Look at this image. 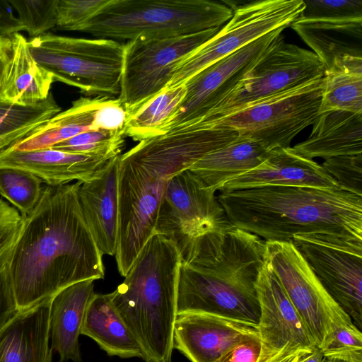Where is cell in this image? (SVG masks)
Wrapping results in <instances>:
<instances>
[{
	"label": "cell",
	"mask_w": 362,
	"mask_h": 362,
	"mask_svg": "<svg viewBox=\"0 0 362 362\" xmlns=\"http://www.w3.org/2000/svg\"><path fill=\"white\" fill-rule=\"evenodd\" d=\"M81 183L43 187L35 209L23 217L9 262L18 310L50 299L74 284L105 276L103 255L80 207Z\"/></svg>",
	"instance_id": "obj_1"
},
{
	"label": "cell",
	"mask_w": 362,
	"mask_h": 362,
	"mask_svg": "<svg viewBox=\"0 0 362 362\" xmlns=\"http://www.w3.org/2000/svg\"><path fill=\"white\" fill-rule=\"evenodd\" d=\"M177 313H206L257 325L256 282L265 241L229 221L177 247Z\"/></svg>",
	"instance_id": "obj_2"
},
{
	"label": "cell",
	"mask_w": 362,
	"mask_h": 362,
	"mask_svg": "<svg viewBox=\"0 0 362 362\" xmlns=\"http://www.w3.org/2000/svg\"><path fill=\"white\" fill-rule=\"evenodd\" d=\"M228 221L264 241L296 235L362 241V196L341 189L264 186L220 190Z\"/></svg>",
	"instance_id": "obj_3"
},
{
	"label": "cell",
	"mask_w": 362,
	"mask_h": 362,
	"mask_svg": "<svg viewBox=\"0 0 362 362\" xmlns=\"http://www.w3.org/2000/svg\"><path fill=\"white\" fill-rule=\"evenodd\" d=\"M180 265L176 245L154 233L123 282L110 293L115 310L141 346L146 362L172 361Z\"/></svg>",
	"instance_id": "obj_4"
},
{
	"label": "cell",
	"mask_w": 362,
	"mask_h": 362,
	"mask_svg": "<svg viewBox=\"0 0 362 362\" xmlns=\"http://www.w3.org/2000/svg\"><path fill=\"white\" fill-rule=\"evenodd\" d=\"M233 16L209 0H110L80 30L115 41L158 40L221 28Z\"/></svg>",
	"instance_id": "obj_5"
},
{
	"label": "cell",
	"mask_w": 362,
	"mask_h": 362,
	"mask_svg": "<svg viewBox=\"0 0 362 362\" xmlns=\"http://www.w3.org/2000/svg\"><path fill=\"white\" fill-rule=\"evenodd\" d=\"M28 41L33 57L54 81L77 88L89 98L119 96L124 44L50 33Z\"/></svg>",
	"instance_id": "obj_6"
},
{
	"label": "cell",
	"mask_w": 362,
	"mask_h": 362,
	"mask_svg": "<svg viewBox=\"0 0 362 362\" xmlns=\"http://www.w3.org/2000/svg\"><path fill=\"white\" fill-rule=\"evenodd\" d=\"M323 63L313 52L285 42L281 34L235 88L204 119L214 122L322 78Z\"/></svg>",
	"instance_id": "obj_7"
},
{
	"label": "cell",
	"mask_w": 362,
	"mask_h": 362,
	"mask_svg": "<svg viewBox=\"0 0 362 362\" xmlns=\"http://www.w3.org/2000/svg\"><path fill=\"white\" fill-rule=\"evenodd\" d=\"M304 7L303 0H262L235 6L226 24L176 66L165 88L184 85L202 70L252 41L291 25Z\"/></svg>",
	"instance_id": "obj_8"
},
{
	"label": "cell",
	"mask_w": 362,
	"mask_h": 362,
	"mask_svg": "<svg viewBox=\"0 0 362 362\" xmlns=\"http://www.w3.org/2000/svg\"><path fill=\"white\" fill-rule=\"evenodd\" d=\"M323 77L209 122L231 129L268 151L290 147L293 139L319 115Z\"/></svg>",
	"instance_id": "obj_9"
},
{
	"label": "cell",
	"mask_w": 362,
	"mask_h": 362,
	"mask_svg": "<svg viewBox=\"0 0 362 362\" xmlns=\"http://www.w3.org/2000/svg\"><path fill=\"white\" fill-rule=\"evenodd\" d=\"M220 29L212 28L165 39H135L124 44L118 98L127 112L165 88L176 66Z\"/></svg>",
	"instance_id": "obj_10"
},
{
	"label": "cell",
	"mask_w": 362,
	"mask_h": 362,
	"mask_svg": "<svg viewBox=\"0 0 362 362\" xmlns=\"http://www.w3.org/2000/svg\"><path fill=\"white\" fill-rule=\"evenodd\" d=\"M264 259L317 347L322 346L334 325L353 322L326 291L293 243L265 241Z\"/></svg>",
	"instance_id": "obj_11"
},
{
	"label": "cell",
	"mask_w": 362,
	"mask_h": 362,
	"mask_svg": "<svg viewBox=\"0 0 362 362\" xmlns=\"http://www.w3.org/2000/svg\"><path fill=\"white\" fill-rule=\"evenodd\" d=\"M293 244L326 291L362 327V241L296 235Z\"/></svg>",
	"instance_id": "obj_12"
},
{
	"label": "cell",
	"mask_w": 362,
	"mask_h": 362,
	"mask_svg": "<svg viewBox=\"0 0 362 362\" xmlns=\"http://www.w3.org/2000/svg\"><path fill=\"white\" fill-rule=\"evenodd\" d=\"M284 29L278 28L260 37L189 78L185 83L186 94L175 114L164 124L162 134L200 119L212 110L235 88Z\"/></svg>",
	"instance_id": "obj_13"
},
{
	"label": "cell",
	"mask_w": 362,
	"mask_h": 362,
	"mask_svg": "<svg viewBox=\"0 0 362 362\" xmlns=\"http://www.w3.org/2000/svg\"><path fill=\"white\" fill-rule=\"evenodd\" d=\"M215 191L204 187L189 170L168 182L158 209L154 233L177 246L228 222Z\"/></svg>",
	"instance_id": "obj_14"
},
{
	"label": "cell",
	"mask_w": 362,
	"mask_h": 362,
	"mask_svg": "<svg viewBox=\"0 0 362 362\" xmlns=\"http://www.w3.org/2000/svg\"><path fill=\"white\" fill-rule=\"evenodd\" d=\"M259 305L257 324L262 344L257 362H265L286 345L317 347L281 284L264 259L256 282Z\"/></svg>",
	"instance_id": "obj_15"
},
{
	"label": "cell",
	"mask_w": 362,
	"mask_h": 362,
	"mask_svg": "<svg viewBox=\"0 0 362 362\" xmlns=\"http://www.w3.org/2000/svg\"><path fill=\"white\" fill-rule=\"evenodd\" d=\"M250 337H259L256 324L206 313L177 315L173 349L190 362H217L231 346Z\"/></svg>",
	"instance_id": "obj_16"
},
{
	"label": "cell",
	"mask_w": 362,
	"mask_h": 362,
	"mask_svg": "<svg viewBox=\"0 0 362 362\" xmlns=\"http://www.w3.org/2000/svg\"><path fill=\"white\" fill-rule=\"evenodd\" d=\"M291 26L323 63L325 72L362 74V19L298 18Z\"/></svg>",
	"instance_id": "obj_17"
},
{
	"label": "cell",
	"mask_w": 362,
	"mask_h": 362,
	"mask_svg": "<svg viewBox=\"0 0 362 362\" xmlns=\"http://www.w3.org/2000/svg\"><path fill=\"white\" fill-rule=\"evenodd\" d=\"M119 156L110 160L78 189L82 214L103 255L115 256L117 245Z\"/></svg>",
	"instance_id": "obj_18"
},
{
	"label": "cell",
	"mask_w": 362,
	"mask_h": 362,
	"mask_svg": "<svg viewBox=\"0 0 362 362\" xmlns=\"http://www.w3.org/2000/svg\"><path fill=\"white\" fill-rule=\"evenodd\" d=\"M0 47L3 57L0 100L32 105L47 99L54 81L33 57L27 39L18 33L0 36Z\"/></svg>",
	"instance_id": "obj_19"
},
{
	"label": "cell",
	"mask_w": 362,
	"mask_h": 362,
	"mask_svg": "<svg viewBox=\"0 0 362 362\" xmlns=\"http://www.w3.org/2000/svg\"><path fill=\"white\" fill-rule=\"evenodd\" d=\"M264 186L339 187L321 165L297 154L291 147H288L271 151L267 158L260 165L228 182L219 190Z\"/></svg>",
	"instance_id": "obj_20"
},
{
	"label": "cell",
	"mask_w": 362,
	"mask_h": 362,
	"mask_svg": "<svg viewBox=\"0 0 362 362\" xmlns=\"http://www.w3.org/2000/svg\"><path fill=\"white\" fill-rule=\"evenodd\" d=\"M113 158L72 153L52 148L30 151H18L8 148L0 153V168L29 171L48 186L57 187L74 180L83 182L90 180Z\"/></svg>",
	"instance_id": "obj_21"
},
{
	"label": "cell",
	"mask_w": 362,
	"mask_h": 362,
	"mask_svg": "<svg viewBox=\"0 0 362 362\" xmlns=\"http://www.w3.org/2000/svg\"><path fill=\"white\" fill-rule=\"evenodd\" d=\"M52 298L18 310L0 329V362H52Z\"/></svg>",
	"instance_id": "obj_22"
},
{
	"label": "cell",
	"mask_w": 362,
	"mask_h": 362,
	"mask_svg": "<svg viewBox=\"0 0 362 362\" xmlns=\"http://www.w3.org/2000/svg\"><path fill=\"white\" fill-rule=\"evenodd\" d=\"M313 125L309 137L291 147L297 154L325 160L362 154V113L329 111L319 114Z\"/></svg>",
	"instance_id": "obj_23"
},
{
	"label": "cell",
	"mask_w": 362,
	"mask_h": 362,
	"mask_svg": "<svg viewBox=\"0 0 362 362\" xmlns=\"http://www.w3.org/2000/svg\"><path fill=\"white\" fill-rule=\"evenodd\" d=\"M94 280L82 281L59 291L51 301L50 337L52 349L59 361L81 362L78 337L88 305L94 292Z\"/></svg>",
	"instance_id": "obj_24"
},
{
	"label": "cell",
	"mask_w": 362,
	"mask_h": 362,
	"mask_svg": "<svg viewBox=\"0 0 362 362\" xmlns=\"http://www.w3.org/2000/svg\"><path fill=\"white\" fill-rule=\"evenodd\" d=\"M269 153L257 142L238 136L207 154L188 170L204 187L216 192L231 180L257 167Z\"/></svg>",
	"instance_id": "obj_25"
},
{
	"label": "cell",
	"mask_w": 362,
	"mask_h": 362,
	"mask_svg": "<svg viewBox=\"0 0 362 362\" xmlns=\"http://www.w3.org/2000/svg\"><path fill=\"white\" fill-rule=\"evenodd\" d=\"M81 334L93 339L108 356L141 358L139 343L115 310L110 293H95L86 308Z\"/></svg>",
	"instance_id": "obj_26"
},
{
	"label": "cell",
	"mask_w": 362,
	"mask_h": 362,
	"mask_svg": "<svg viewBox=\"0 0 362 362\" xmlns=\"http://www.w3.org/2000/svg\"><path fill=\"white\" fill-rule=\"evenodd\" d=\"M103 98L81 97L73 101L69 109L55 115L10 148L18 151L47 148L81 133L94 130L95 113Z\"/></svg>",
	"instance_id": "obj_27"
},
{
	"label": "cell",
	"mask_w": 362,
	"mask_h": 362,
	"mask_svg": "<svg viewBox=\"0 0 362 362\" xmlns=\"http://www.w3.org/2000/svg\"><path fill=\"white\" fill-rule=\"evenodd\" d=\"M185 94V84L164 88L139 106L127 111L124 136L140 141L162 135V128L175 114Z\"/></svg>",
	"instance_id": "obj_28"
},
{
	"label": "cell",
	"mask_w": 362,
	"mask_h": 362,
	"mask_svg": "<svg viewBox=\"0 0 362 362\" xmlns=\"http://www.w3.org/2000/svg\"><path fill=\"white\" fill-rule=\"evenodd\" d=\"M61 112L52 93L32 105H21L0 100V153L44 124Z\"/></svg>",
	"instance_id": "obj_29"
},
{
	"label": "cell",
	"mask_w": 362,
	"mask_h": 362,
	"mask_svg": "<svg viewBox=\"0 0 362 362\" xmlns=\"http://www.w3.org/2000/svg\"><path fill=\"white\" fill-rule=\"evenodd\" d=\"M334 110L362 113V74L325 72L319 114Z\"/></svg>",
	"instance_id": "obj_30"
},
{
	"label": "cell",
	"mask_w": 362,
	"mask_h": 362,
	"mask_svg": "<svg viewBox=\"0 0 362 362\" xmlns=\"http://www.w3.org/2000/svg\"><path fill=\"white\" fill-rule=\"evenodd\" d=\"M42 181L29 171L0 168V194L11 203L23 217L28 216L42 194Z\"/></svg>",
	"instance_id": "obj_31"
},
{
	"label": "cell",
	"mask_w": 362,
	"mask_h": 362,
	"mask_svg": "<svg viewBox=\"0 0 362 362\" xmlns=\"http://www.w3.org/2000/svg\"><path fill=\"white\" fill-rule=\"evenodd\" d=\"M124 136L123 132L90 130L59 142L50 148L72 153L115 157L121 155Z\"/></svg>",
	"instance_id": "obj_32"
},
{
	"label": "cell",
	"mask_w": 362,
	"mask_h": 362,
	"mask_svg": "<svg viewBox=\"0 0 362 362\" xmlns=\"http://www.w3.org/2000/svg\"><path fill=\"white\" fill-rule=\"evenodd\" d=\"M30 38L56 28L58 0H8Z\"/></svg>",
	"instance_id": "obj_33"
},
{
	"label": "cell",
	"mask_w": 362,
	"mask_h": 362,
	"mask_svg": "<svg viewBox=\"0 0 362 362\" xmlns=\"http://www.w3.org/2000/svg\"><path fill=\"white\" fill-rule=\"evenodd\" d=\"M320 349L325 358L362 362L361 331L353 322L336 324Z\"/></svg>",
	"instance_id": "obj_34"
},
{
	"label": "cell",
	"mask_w": 362,
	"mask_h": 362,
	"mask_svg": "<svg viewBox=\"0 0 362 362\" xmlns=\"http://www.w3.org/2000/svg\"><path fill=\"white\" fill-rule=\"evenodd\" d=\"M321 165L341 189L362 196V154L332 157Z\"/></svg>",
	"instance_id": "obj_35"
},
{
	"label": "cell",
	"mask_w": 362,
	"mask_h": 362,
	"mask_svg": "<svg viewBox=\"0 0 362 362\" xmlns=\"http://www.w3.org/2000/svg\"><path fill=\"white\" fill-rule=\"evenodd\" d=\"M299 18L314 20L362 19V0H303Z\"/></svg>",
	"instance_id": "obj_36"
},
{
	"label": "cell",
	"mask_w": 362,
	"mask_h": 362,
	"mask_svg": "<svg viewBox=\"0 0 362 362\" xmlns=\"http://www.w3.org/2000/svg\"><path fill=\"white\" fill-rule=\"evenodd\" d=\"M110 0H58L56 28L79 31Z\"/></svg>",
	"instance_id": "obj_37"
},
{
	"label": "cell",
	"mask_w": 362,
	"mask_h": 362,
	"mask_svg": "<svg viewBox=\"0 0 362 362\" xmlns=\"http://www.w3.org/2000/svg\"><path fill=\"white\" fill-rule=\"evenodd\" d=\"M127 118V110L118 98H103L95 113L93 129L124 133Z\"/></svg>",
	"instance_id": "obj_38"
},
{
	"label": "cell",
	"mask_w": 362,
	"mask_h": 362,
	"mask_svg": "<svg viewBox=\"0 0 362 362\" xmlns=\"http://www.w3.org/2000/svg\"><path fill=\"white\" fill-rule=\"evenodd\" d=\"M23 223L18 211L0 199V257L16 243Z\"/></svg>",
	"instance_id": "obj_39"
},
{
	"label": "cell",
	"mask_w": 362,
	"mask_h": 362,
	"mask_svg": "<svg viewBox=\"0 0 362 362\" xmlns=\"http://www.w3.org/2000/svg\"><path fill=\"white\" fill-rule=\"evenodd\" d=\"M13 247L0 257V329L18 310L9 274V262Z\"/></svg>",
	"instance_id": "obj_40"
},
{
	"label": "cell",
	"mask_w": 362,
	"mask_h": 362,
	"mask_svg": "<svg viewBox=\"0 0 362 362\" xmlns=\"http://www.w3.org/2000/svg\"><path fill=\"white\" fill-rule=\"evenodd\" d=\"M261 349L259 337H247L228 349L217 362H257Z\"/></svg>",
	"instance_id": "obj_41"
},
{
	"label": "cell",
	"mask_w": 362,
	"mask_h": 362,
	"mask_svg": "<svg viewBox=\"0 0 362 362\" xmlns=\"http://www.w3.org/2000/svg\"><path fill=\"white\" fill-rule=\"evenodd\" d=\"M25 30L23 25L13 13L8 0H0V36H8Z\"/></svg>",
	"instance_id": "obj_42"
},
{
	"label": "cell",
	"mask_w": 362,
	"mask_h": 362,
	"mask_svg": "<svg viewBox=\"0 0 362 362\" xmlns=\"http://www.w3.org/2000/svg\"><path fill=\"white\" fill-rule=\"evenodd\" d=\"M312 350L291 347L287 344L279 352L265 362H297L300 356Z\"/></svg>",
	"instance_id": "obj_43"
},
{
	"label": "cell",
	"mask_w": 362,
	"mask_h": 362,
	"mask_svg": "<svg viewBox=\"0 0 362 362\" xmlns=\"http://www.w3.org/2000/svg\"><path fill=\"white\" fill-rule=\"evenodd\" d=\"M325 356L319 347L313 349L300 357L297 362H325Z\"/></svg>",
	"instance_id": "obj_44"
},
{
	"label": "cell",
	"mask_w": 362,
	"mask_h": 362,
	"mask_svg": "<svg viewBox=\"0 0 362 362\" xmlns=\"http://www.w3.org/2000/svg\"><path fill=\"white\" fill-rule=\"evenodd\" d=\"M325 362H348V361L340 360V359H337V358H325Z\"/></svg>",
	"instance_id": "obj_45"
},
{
	"label": "cell",
	"mask_w": 362,
	"mask_h": 362,
	"mask_svg": "<svg viewBox=\"0 0 362 362\" xmlns=\"http://www.w3.org/2000/svg\"><path fill=\"white\" fill-rule=\"evenodd\" d=\"M2 70H3V57H2L1 49L0 47V80H1V74H2Z\"/></svg>",
	"instance_id": "obj_46"
},
{
	"label": "cell",
	"mask_w": 362,
	"mask_h": 362,
	"mask_svg": "<svg viewBox=\"0 0 362 362\" xmlns=\"http://www.w3.org/2000/svg\"><path fill=\"white\" fill-rule=\"evenodd\" d=\"M172 362V361H171Z\"/></svg>",
	"instance_id": "obj_47"
}]
</instances>
